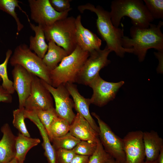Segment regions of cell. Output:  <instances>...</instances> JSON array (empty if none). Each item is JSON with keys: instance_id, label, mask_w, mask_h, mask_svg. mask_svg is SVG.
<instances>
[{"instance_id": "1", "label": "cell", "mask_w": 163, "mask_h": 163, "mask_svg": "<svg viewBox=\"0 0 163 163\" xmlns=\"http://www.w3.org/2000/svg\"><path fill=\"white\" fill-rule=\"evenodd\" d=\"M163 25V22L160 21L157 25L151 23L146 28L133 25L130 30L131 38L124 36L122 38L123 47L132 49L139 62L143 61L149 49L163 50V34L161 30Z\"/></svg>"}, {"instance_id": "2", "label": "cell", "mask_w": 163, "mask_h": 163, "mask_svg": "<svg viewBox=\"0 0 163 163\" xmlns=\"http://www.w3.org/2000/svg\"><path fill=\"white\" fill-rule=\"evenodd\" d=\"M78 9L82 13L85 10H89L96 14L97 16L96 24L98 33L106 42V46L111 52L114 51L121 57H123L126 53H133L132 49L123 47L122 39L124 36L123 29L114 26L110 12L100 5L95 7L90 3L79 5Z\"/></svg>"}, {"instance_id": "3", "label": "cell", "mask_w": 163, "mask_h": 163, "mask_svg": "<svg viewBox=\"0 0 163 163\" xmlns=\"http://www.w3.org/2000/svg\"><path fill=\"white\" fill-rule=\"evenodd\" d=\"M110 13L112 23L116 27H118L124 16L131 19L133 26L142 28H148L154 20L141 0H113Z\"/></svg>"}, {"instance_id": "4", "label": "cell", "mask_w": 163, "mask_h": 163, "mask_svg": "<svg viewBox=\"0 0 163 163\" xmlns=\"http://www.w3.org/2000/svg\"><path fill=\"white\" fill-rule=\"evenodd\" d=\"M90 53L78 45L70 54L65 57L58 66L50 71L51 85L54 88L67 83L76 82L78 74Z\"/></svg>"}, {"instance_id": "5", "label": "cell", "mask_w": 163, "mask_h": 163, "mask_svg": "<svg viewBox=\"0 0 163 163\" xmlns=\"http://www.w3.org/2000/svg\"><path fill=\"white\" fill-rule=\"evenodd\" d=\"M43 28L47 41L52 40L63 48L68 55L76 48L75 18L73 16L58 20L50 26Z\"/></svg>"}, {"instance_id": "6", "label": "cell", "mask_w": 163, "mask_h": 163, "mask_svg": "<svg viewBox=\"0 0 163 163\" xmlns=\"http://www.w3.org/2000/svg\"><path fill=\"white\" fill-rule=\"evenodd\" d=\"M9 60L12 66L21 65L30 73L51 85L50 71L42 59L33 52L27 44L23 43L18 46Z\"/></svg>"}, {"instance_id": "7", "label": "cell", "mask_w": 163, "mask_h": 163, "mask_svg": "<svg viewBox=\"0 0 163 163\" xmlns=\"http://www.w3.org/2000/svg\"><path fill=\"white\" fill-rule=\"evenodd\" d=\"M91 114L97 120L99 128V138L105 151L120 163H125L126 156L123 139L115 134L97 114L94 112Z\"/></svg>"}, {"instance_id": "8", "label": "cell", "mask_w": 163, "mask_h": 163, "mask_svg": "<svg viewBox=\"0 0 163 163\" xmlns=\"http://www.w3.org/2000/svg\"><path fill=\"white\" fill-rule=\"evenodd\" d=\"M111 52L106 46L103 50H95L90 53L78 74L76 82L88 85L99 75L100 70L110 62L108 56Z\"/></svg>"}, {"instance_id": "9", "label": "cell", "mask_w": 163, "mask_h": 163, "mask_svg": "<svg viewBox=\"0 0 163 163\" xmlns=\"http://www.w3.org/2000/svg\"><path fill=\"white\" fill-rule=\"evenodd\" d=\"M31 19L43 28L51 26L56 21L67 17L72 9L59 12L52 7L49 0H28Z\"/></svg>"}, {"instance_id": "10", "label": "cell", "mask_w": 163, "mask_h": 163, "mask_svg": "<svg viewBox=\"0 0 163 163\" xmlns=\"http://www.w3.org/2000/svg\"><path fill=\"white\" fill-rule=\"evenodd\" d=\"M43 85L50 92L54 100L55 110L58 117L67 121L70 124L75 116L73 112L74 108L73 100L65 85H61L54 88L50 85L40 79Z\"/></svg>"}, {"instance_id": "11", "label": "cell", "mask_w": 163, "mask_h": 163, "mask_svg": "<svg viewBox=\"0 0 163 163\" xmlns=\"http://www.w3.org/2000/svg\"><path fill=\"white\" fill-rule=\"evenodd\" d=\"M32 78L30 93L25 102V110L33 111L37 110H44L53 108L51 94L42 84L40 79L33 74Z\"/></svg>"}, {"instance_id": "12", "label": "cell", "mask_w": 163, "mask_h": 163, "mask_svg": "<svg viewBox=\"0 0 163 163\" xmlns=\"http://www.w3.org/2000/svg\"><path fill=\"white\" fill-rule=\"evenodd\" d=\"M124 82H109L105 81L98 75L89 85L93 93L90 98L91 104L102 107L113 100Z\"/></svg>"}, {"instance_id": "13", "label": "cell", "mask_w": 163, "mask_h": 163, "mask_svg": "<svg viewBox=\"0 0 163 163\" xmlns=\"http://www.w3.org/2000/svg\"><path fill=\"white\" fill-rule=\"evenodd\" d=\"M143 132L139 130L127 133L123 139L126 156L125 163H143L145 154Z\"/></svg>"}, {"instance_id": "14", "label": "cell", "mask_w": 163, "mask_h": 163, "mask_svg": "<svg viewBox=\"0 0 163 163\" xmlns=\"http://www.w3.org/2000/svg\"><path fill=\"white\" fill-rule=\"evenodd\" d=\"M13 67L11 71L13 86L18 95L19 108H23L25 101L30 93L32 74L21 65H17Z\"/></svg>"}, {"instance_id": "15", "label": "cell", "mask_w": 163, "mask_h": 163, "mask_svg": "<svg viewBox=\"0 0 163 163\" xmlns=\"http://www.w3.org/2000/svg\"><path fill=\"white\" fill-rule=\"evenodd\" d=\"M65 86L73 98L74 108L77 113L80 114L89 123L93 129L99 134V128L90 113L89 107L91 102L90 98H86L78 92L76 85L68 83Z\"/></svg>"}, {"instance_id": "16", "label": "cell", "mask_w": 163, "mask_h": 163, "mask_svg": "<svg viewBox=\"0 0 163 163\" xmlns=\"http://www.w3.org/2000/svg\"><path fill=\"white\" fill-rule=\"evenodd\" d=\"M69 132L81 141L97 142L99 134L88 122L79 113H77L70 125Z\"/></svg>"}, {"instance_id": "17", "label": "cell", "mask_w": 163, "mask_h": 163, "mask_svg": "<svg viewBox=\"0 0 163 163\" xmlns=\"http://www.w3.org/2000/svg\"><path fill=\"white\" fill-rule=\"evenodd\" d=\"M1 131L3 135L0 140V163H8L15 156L16 136L7 123L2 127Z\"/></svg>"}, {"instance_id": "18", "label": "cell", "mask_w": 163, "mask_h": 163, "mask_svg": "<svg viewBox=\"0 0 163 163\" xmlns=\"http://www.w3.org/2000/svg\"><path fill=\"white\" fill-rule=\"evenodd\" d=\"M145 161L156 160L163 149V139L154 131L143 132Z\"/></svg>"}, {"instance_id": "19", "label": "cell", "mask_w": 163, "mask_h": 163, "mask_svg": "<svg viewBox=\"0 0 163 163\" xmlns=\"http://www.w3.org/2000/svg\"><path fill=\"white\" fill-rule=\"evenodd\" d=\"M25 118L29 119L36 125L39 130L43 140L42 145L44 150V155L48 163H56V150L51 144L47 133L37 114L34 112L25 110Z\"/></svg>"}, {"instance_id": "20", "label": "cell", "mask_w": 163, "mask_h": 163, "mask_svg": "<svg viewBox=\"0 0 163 163\" xmlns=\"http://www.w3.org/2000/svg\"><path fill=\"white\" fill-rule=\"evenodd\" d=\"M28 22L30 28L35 33L34 36H30L29 37V48L42 59L46 54L48 48V44L45 41L44 29L40 25L36 26L30 21Z\"/></svg>"}, {"instance_id": "21", "label": "cell", "mask_w": 163, "mask_h": 163, "mask_svg": "<svg viewBox=\"0 0 163 163\" xmlns=\"http://www.w3.org/2000/svg\"><path fill=\"white\" fill-rule=\"evenodd\" d=\"M48 42L47 53L42 60L50 71L56 68L58 64L68 55L63 48L57 45L52 40H50Z\"/></svg>"}, {"instance_id": "22", "label": "cell", "mask_w": 163, "mask_h": 163, "mask_svg": "<svg viewBox=\"0 0 163 163\" xmlns=\"http://www.w3.org/2000/svg\"><path fill=\"white\" fill-rule=\"evenodd\" d=\"M40 142L39 139L27 137L19 133L16 137L15 158L21 163H24L28 151Z\"/></svg>"}, {"instance_id": "23", "label": "cell", "mask_w": 163, "mask_h": 163, "mask_svg": "<svg viewBox=\"0 0 163 163\" xmlns=\"http://www.w3.org/2000/svg\"><path fill=\"white\" fill-rule=\"evenodd\" d=\"M21 2L17 0H0V10H2L11 16L15 20L17 25V36L19 32L24 28V25L20 22L18 15L15 12L16 7L25 14L27 18L28 21L30 19L26 12L24 11L19 5Z\"/></svg>"}, {"instance_id": "24", "label": "cell", "mask_w": 163, "mask_h": 163, "mask_svg": "<svg viewBox=\"0 0 163 163\" xmlns=\"http://www.w3.org/2000/svg\"><path fill=\"white\" fill-rule=\"evenodd\" d=\"M76 25V40L77 45L84 51L90 53L96 50L94 47L84 34L82 27L81 16L78 15L75 18Z\"/></svg>"}, {"instance_id": "25", "label": "cell", "mask_w": 163, "mask_h": 163, "mask_svg": "<svg viewBox=\"0 0 163 163\" xmlns=\"http://www.w3.org/2000/svg\"><path fill=\"white\" fill-rule=\"evenodd\" d=\"M70 124L65 120L59 117L53 121L50 128L49 137L52 138L63 136L69 132Z\"/></svg>"}, {"instance_id": "26", "label": "cell", "mask_w": 163, "mask_h": 163, "mask_svg": "<svg viewBox=\"0 0 163 163\" xmlns=\"http://www.w3.org/2000/svg\"><path fill=\"white\" fill-rule=\"evenodd\" d=\"M81 141L69 132L63 136L52 138L51 142L55 150L60 149L72 150Z\"/></svg>"}, {"instance_id": "27", "label": "cell", "mask_w": 163, "mask_h": 163, "mask_svg": "<svg viewBox=\"0 0 163 163\" xmlns=\"http://www.w3.org/2000/svg\"><path fill=\"white\" fill-rule=\"evenodd\" d=\"M12 51L8 49L6 53L5 60L0 64V77L2 81V86L10 94H14L15 91L13 86V82L8 77L7 72V65L11 56Z\"/></svg>"}, {"instance_id": "28", "label": "cell", "mask_w": 163, "mask_h": 163, "mask_svg": "<svg viewBox=\"0 0 163 163\" xmlns=\"http://www.w3.org/2000/svg\"><path fill=\"white\" fill-rule=\"evenodd\" d=\"M33 112L37 115L49 136L51 124L53 120L58 117L55 108L53 107L44 110H37Z\"/></svg>"}, {"instance_id": "29", "label": "cell", "mask_w": 163, "mask_h": 163, "mask_svg": "<svg viewBox=\"0 0 163 163\" xmlns=\"http://www.w3.org/2000/svg\"><path fill=\"white\" fill-rule=\"evenodd\" d=\"M25 108H18L13 111V119L12 123L13 126L23 135L30 137L25 123Z\"/></svg>"}, {"instance_id": "30", "label": "cell", "mask_w": 163, "mask_h": 163, "mask_svg": "<svg viewBox=\"0 0 163 163\" xmlns=\"http://www.w3.org/2000/svg\"><path fill=\"white\" fill-rule=\"evenodd\" d=\"M97 145V142L81 141L72 150L77 155L90 156L94 152Z\"/></svg>"}, {"instance_id": "31", "label": "cell", "mask_w": 163, "mask_h": 163, "mask_svg": "<svg viewBox=\"0 0 163 163\" xmlns=\"http://www.w3.org/2000/svg\"><path fill=\"white\" fill-rule=\"evenodd\" d=\"M148 10L154 19H163V0H144Z\"/></svg>"}, {"instance_id": "32", "label": "cell", "mask_w": 163, "mask_h": 163, "mask_svg": "<svg viewBox=\"0 0 163 163\" xmlns=\"http://www.w3.org/2000/svg\"><path fill=\"white\" fill-rule=\"evenodd\" d=\"M112 158L104 149L99 138L96 149L94 153L89 156L88 163H104Z\"/></svg>"}, {"instance_id": "33", "label": "cell", "mask_w": 163, "mask_h": 163, "mask_svg": "<svg viewBox=\"0 0 163 163\" xmlns=\"http://www.w3.org/2000/svg\"><path fill=\"white\" fill-rule=\"evenodd\" d=\"M55 150L56 163H70L76 155L72 149H60Z\"/></svg>"}, {"instance_id": "34", "label": "cell", "mask_w": 163, "mask_h": 163, "mask_svg": "<svg viewBox=\"0 0 163 163\" xmlns=\"http://www.w3.org/2000/svg\"><path fill=\"white\" fill-rule=\"evenodd\" d=\"M52 7L56 11L62 12L72 9L70 8V0H49Z\"/></svg>"}, {"instance_id": "35", "label": "cell", "mask_w": 163, "mask_h": 163, "mask_svg": "<svg viewBox=\"0 0 163 163\" xmlns=\"http://www.w3.org/2000/svg\"><path fill=\"white\" fill-rule=\"evenodd\" d=\"M82 30L88 39L92 44L96 50L100 49L101 40L94 33L90 30L82 26Z\"/></svg>"}, {"instance_id": "36", "label": "cell", "mask_w": 163, "mask_h": 163, "mask_svg": "<svg viewBox=\"0 0 163 163\" xmlns=\"http://www.w3.org/2000/svg\"><path fill=\"white\" fill-rule=\"evenodd\" d=\"M12 100L11 94H10L0 85V102L11 103Z\"/></svg>"}, {"instance_id": "37", "label": "cell", "mask_w": 163, "mask_h": 163, "mask_svg": "<svg viewBox=\"0 0 163 163\" xmlns=\"http://www.w3.org/2000/svg\"><path fill=\"white\" fill-rule=\"evenodd\" d=\"M89 156L76 154L70 163H88Z\"/></svg>"}, {"instance_id": "38", "label": "cell", "mask_w": 163, "mask_h": 163, "mask_svg": "<svg viewBox=\"0 0 163 163\" xmlns=\"http://www.w3.org/2000/svg\"><path fill=\"white\" fill-rule=\"evenodd\" d=\"M157 160L158 163H163V149L161 150Z\"/></svg>"}, {"instance_id": "39", "label": "cell", "mask_w": 163, "mask_h": 163, "mask_svg": "<svg viewBox=\"0 0 163 163\" xmlns=\"http://www.w3.org/2000/svg\"><path fill=\"white\" fill-rule=\"evenodd\" d=\"M104 163H120L118 161L116 160L113 158H112L108 160Z\"/></svg>"}, {"instance_id": "40", "label": "cell", "mask_w": 163, "mask_h": 163, "mask_svg": "<svg viewBox=\"0 0 163 163\" xmlns=\"http://www.w3.org/2000/svg\"><path fill=\"white\" fill-rule=\"evenodd\" d=\"M143 163H158L157 160L152 161H144Z\"/></svg>"}, {"instance_id": "41", "label": "cell", "mask_w": 163, "mask_h": 163, "mask_svg": "<svg viewBox=\"0 0 163 163\" xmlns=\"http://www.w3.org/2000/svg\"><path fill=\"white\" fill-rule=\"evenodd\" d=\"M1 81H2V79H1V78L0 77V82Z\"/></svg>"}]
</instances>
